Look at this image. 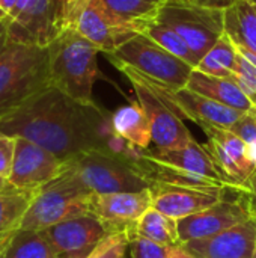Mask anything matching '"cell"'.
I'll use <instances>...</instances> for the list:
<instances>
[{"mask_svg": "<svg viewBox=\"0 0 256 258\" xmlns=\"http://www.w3.org/2000/svg\"><path fill=\"white\" fill-rule=\"evenodd\" d=\"M208 138L205 145L216 160L225 181L238 190H246L256 171L255 163L249 156L246 142L229 128L216 125H199Z\"/></svg>", "mask_w": 256, "mask_h": 258, "instance_id": "7c38bea8", "label": "cell"}, {"mask_svg": "<svg viewBox=\"0 0 256 258\" xmlns=\"http://www.w3.org/2000/svg\"><path fill=\"white\" fill-rule=\"evenodd\" d=\"M74 29L104 54L113 53L127 39L140 33L136 27L109 12L100 0H91L83 8Z\"/></svg>", "mask_w": 256, "mask_h": 258, "instance_id": "5bb4252c", "label": "cell"}, {"mask_svg": "<svg viewBox=\"0 0 256 258\" xmlns=\"http://www.w3.org/2000/svg\"><path fill=\"white\" fill-rule=\"evenodd\" d=\"M172 248L137 236L130 239L131 258H172Z\"/></svg>", "mask_w": 256, "mask_h": 258, "instance_id": "4dcf8cb0", "label": "cell"}, {"mask_svg": "<svg viewBox=\"0 0 256 258\" xmlns=\"http://www.w3.org/2000/svg\"><path fill=\"white\" fill-rule=\"evenodd\" d=\"M232 77L256 107V67L238 53V60Z\"/></svg>", "mask_w": 256, "mask_h": 258, "instance_id": "f546056e", "label": "cell"}, {"mask_svg": "<svg viewBox=\"0 0 256 258\" xmlns=\"http://www.w3.org/2000/svg\"><path fill=\"white\" fill-rule=\"evenodd\" d=\"M59 258H84L110 233L94 215L78 216L42 231Z\"/></svg>", "mask_w": 256, "mask_h": 258, "instance_id": "9a60e30c", "label": "cell"}, {"mask_svg": "<svg viewBox=\"0 0 256 258\" xmlns=\"http://www.w3.org/2000/svg\"><path fill=\"white\" fill-rule=\"evenodd\" d=\"M3 24L9 42L48 47L59 35L56 0H18Z\"/></svg>", "mask_w": 256, "mask_h": 258, "instance_id": "30bf717a", "label": "cell"}, {"mask_svg": "<svg viewBox=\"0 0 256 258\" xmlns=\"http://www.w3.org/2000/svg\"><path fill=\"white\" fill-rule=\"evenodd\" d=\"M48 86V48L9 42L0 56V119Z\"/></svg>", "mask_w": 256, "mask_h": 258, "instance_id": "3957f363", "label": "cell"}, {"mask_svg": "<svg viewBox=\"0 0 256 258\" xmlns=\"http://www.w3.org/2000/svg\"><path fill=\"white\" fill-rule=\"evenodd\" d=\"M116 68L131 82L137 97V103L151 125L152 144L158 150H174L195 139L184 124L183 118L170 107V104L157 92V89L128 67L116 65Z\"/></svg>", "mask_w": 256, "mask_h": 258, "instance_id": "ba28073f", "label": "cell"}, {"mask_svg": "<svg viewBox=\"0 0 256 258\" xmlns=\"http://www.w3.org/2000/svg\"><path fill=\"white\" fill-rule=\"evenodd\" d=\"M65 171V162L48 150L23 138H15V153L9 184L17 189L38 194L44 186L59 178Z\"/></svg>", "mask_w": 256, "mask_h": 258, "instance_id": "8fae6325", "label": "cell"}, {"mask_svg": "<svg viewBox=\"0 0 256 258\" xmlns=\"http://www.w3.org/2000/svg\"><path fill=\"white\" fill-rule=\"evenodd\" d=\"M157 20L170 26L187 42L198 60L225 35V9L199 3L167 0L161 5Z\"/></svg>", "mask_w": 256, "mask_h": 258, "instance_id": "52a82bcc", "label": "cell"}, {"mask_svg": "<svg viewBox=\"0 0 256 258\" xmlns=\"http://www.w3.org/2000/svg\"><path fill=\"white\" fill-rule=\"evenodd\" d=\"M110 124L113 133L128 145L139 150H149L152 142L151 125L137 101L118 107L110 115Z\"/></svg>", "mask_w": 256, "mask_h": 258, "instance_id": "7402d4cb", "label": "cell"}, {"mask_svg": "<svg viewBox=\"0 0 256 258\" xmlns=\"http://www.w3.org/2000/svg\"><path fill=\"white\" fill-rule=\"evenodd\" d=\"M145 154L149 156L151 159L161 162V163H166V165L180 168L183 171H187V172H192V174L205 177L208 180L229 186L225 181L216 160L213 159V156L210 154L207 147L201 145L195 139H192L189 144H186L180 148H174V150H158V148L145 150Z\"/></svg>", "mask_w": 256, "mask_h": 258, "instance_id": "d6986e66", "label": "cell"}, {"mask_svg": "<svg viewBox=\"0 0 256 258\" xmlns=\"http://www.w3.org/2000/svg\"><path fill=\"white\" fill-rule=\"evenodd\" d=\"M15 153V138L0 132V177L9 178Z\"/></svg>", "mask_w": 256, "mask_h": 258, "instance_id": "836d02e7", "label": "cell"}, {"mask_svg": "<svg viewBox=\"0 0 256 258\" xmlns=\"http://www.w3.org/2000/svg\"><path fill=\"white\" fill-rule=\"evenodd\" d=\"M152 194V209L158 210L160 213L180 221L196 215L199 212L207 210L208 207L214 206L226 192L223 194H213L205 190L187 189V187H174V186H160L152 184L149 186Z\"/></svg>", "mask_w": 256, "mask_h": 258, "instance_id": "ac0fdd59", "label": "cell"}, {"mask_svg": "<svg viewBox=\"0 0 256 258\" xmlns=\"http://www.w3.org/2000/svg\"><path fill=\"white\" fill-rule=\"evenodd\" d=\"M252 2H253V3H255V5H256V0H252Z\"/></svg>", "mask_w": 256, "mask_h": 258, "instance_id": "7bdbcfd3", "label": "cell"}, {"mask_svg": "<svg viewBox=\"0 0 256 258\" xmlns=\"http://www.w3.org/2000/svg\"><path fill=\"white\" fill-rule=\"evenodd\" d=\"M158 2H160V3H166L167 0H158Z\"/></svg>", "mask_w": 256, "mask_h": 258, "instance_id": "60d3db41", "label": "cell"}, {"mask_svg": "<svg viewBox=\"0 0 256 258\" xmlns=\"http://www.w3.org/2000/svg\"><path fill=\"white\" fill-rule=\"evenodd\" d=\"M65 171L74 175L92 194L139 192L149 183L137 172L131 156L113 150H89L69 157Z\"/></svg>", "mask_w": 256, "mask_h": 258, "instance_id": "5b68a950", "label": "cell"}, {"mask_svg": "<svg viewBox=\"0 0 256 258\" xmlns=\"http://www.w3.org/2000/svg\"><path fill=\"white\" fill-rule=\"evenodd\" d=\"M237 60H238L237 47L226 35H223L201 57L195 70L214 77H231L234 74Z\"/></svg>", "mask_w": 256, "mask_h": 258, "instance_id": "484cf974", "label": "cell"}, {"mask_svg": "<svg viewBox=\"0 0 256 258\" xmlns=\"http://www.w3.org/2000/svg\"><path fill=\"white\" fill-rule=\"evenodd\" d=\"M154 88L181 118L190 119V121L196 122L198 125L208 124V125H216V127L231 130L240 121V118L244 115V112L228 107L219 101H214V100H211L205 95H201L195 91H190L187 88L175 91V92L163 91L157 86H154Z\"/></svg>", "mask_w": 256, "mask_h": 258, "instance_id": "2e32d148", "label": "cell"}, {"mask_svg": "<svg viewBox=\"0 0 256 258\" xmlns=\"http://www.w3.org/2000/svg\"><path fill=\"white\" fill-rule=\"evenodd\" d=\"M109 62L124 65L163 91H180L187 86L193 67L174 56L145 33H137L106 54Z\"/></svg>", "mask_w": 256, "mask_h": 258, "instance_id": "277c9868", "label": "cell"}, {"mask_svg": "<svg viewBox=\"0 0 256 258\" xmlns=\"http://www.w3.org/2000/svg\"><path fill=\"white\" fill-rule=\"evenodd\" d=\"M225 35L238 51L256 56V5L252 0H235L225 9Z\"/></svg>", "mask_w": 256, "mask_h": 258, "instance_id": "44dd1931", "label": "cell"}, {"mask_svg": "<svg viewBox=\"0 0 256 258\" xmlns=\"http://www.w3.org/2000/svg\"><path fill=\"white\" fill-rule=\"evenodd\" d=\"M110 115L97 103H81L48 86L0 119V132L27 139L60 160L89 150L127 153L128 144L113 133Z\"/></svg>", "mask_w": 256, "mask_h": 258, "instance_id": "6da1fadb", "label": "cell"}, {"mask_svg": "<svg viewBox=\"0 0 256 258\" xmlns=\"http://www.w3.org/2000/svg\"><path fill=\"white\" fill-rule=\"evenodd\" d=\"M47 48L51 86L81 103H95L100 50L74 27L60 32Z\"/></svg>", "mask_w": 256, "mask_h": 258, "instance_id": "7a4b0ae2", "label": "cell"}, {"mask_svg": "<svg viewBox=\"0 0 256 258\" xmlns=\"http://www.w3.org/2000/svg\"><path fill=\"white\" fill-rule=\"evenodd\" d=\"M8 45H9L8 30H6V26L3 24V21L0 20V56H2L3 51L8 48Z\"/></svg>", "mask_w": 256, "mask_h": 258, "instance_id": "8d00e7d4", "label": "cell"}, {"mask_svg": "<svg viewBox=\"0 0 256 258\" xmlns=\"http://www.w3.org/2000/svg\"><path fill=\"white\" fill-rule=\"evenodd\" d=\"M247 192H249V195H250V198H252V204H253V209H255L256 212V171L253 172V175H252V178H250V181H249Z\"/></svg>", "mask_w": 256, "mask_h": 258, "instance_id": "74e56055", "label": "cell"}, {"mask_svg": "<svg viewBox=\"0 0 256 258\" xmlns=\"http://www.w3.org/2000/svg\"><path fill=\"white\" fill-rule=\"evenodd\" d=\"M198 258H253L256 248V216L210 237L180 245Z\"/></svg>", "mask_w": 256, "mask_h": 258, "instance_id": "e0dca14e", "label": "cell"}, {"mask_svg": "<svg viewBox=\"0 0 256 258\" xmlns=\"http://www.w3.org/2000/svg\"><path fill=\"white\" fill-rule=\"evenodd\" d=\"M253 216H256V212L249 192L238 190L232 198L223 195L207 210L178 221L180 242L184 243L189 240L214 236Z\"/></svg>", "mask_w": 256, "mask_h": 258, "instance_id": "9c48e42d", "label": "cell"}, {"mask_svg": "<svg viewBox=\"0 0 256 258\" xmlns=\"http://www.w3.org/2000/svg\"><path fill=\"white\" fill-rule=\"evenodd\" d=\"M91 0H56V21L59 33L74 27L80 12Z\"/></svg>", "mask_w": 256, "mask_h": 258, "instance_id": "1f68e13d", "label": "cell"}, {"mask_svg": "<svg viewBox=\"0 0 256 258\" xmlns=\"http://www.w3.org/2000/svg\"><path fill=\"white\" fill-rule=\"evenodd\" d=\"M133 236L143 237L166 246H180L178 221L160 213L155 209H149L137 221ZM131 236V237H133Z\"/></svg>", "mask_w": 256, "mask_h": 258, "instance_id": "d4e9b609", "label": "cell"}, {"mask_svg": "<svg viewBox=\"0 0 256 258\" xmlns=\"http://www.w3.org/2000/svg\"><path fill=\"white\" fill-rule=\"evenodd\" d=\"M186 2H192V3H199L204 6H210V8H219V9H226L229 5H232L235 0H186Z\"/></svg>", "mask_w": 256, "mask_h": 258, "instance_id": "e575fe53", "label": "cell"}, {"mask_svg": "<svg viewBox=\"0 0 256 258\" xmlns=\"http://www.w3.org/2000/svg\"><path fill=\"white\" fill-rule=\"evenodd\" d=\"M186 88L244 113L256 110L252 101L247 98V95L243 92V89L238 86L232 76L214 77L204 74L198 70H193Z\"/></svg>", "mask_w": 256, "mask_h": 258, "instance_id": "ffe728a7", "label": "cell"}, {"mask_svg": "<svg viewBox=\"0 0 256 258\" xmlns=\"http://www.w3.org/2000/svg\"><path fill=\"white\" fill-rule=\"evenodd\" d=\"M101 5L115 17L136 27L140 33L157 20L163 3L158 0H100Z\"/></svg>", "mask_w": 256, "mask_h": 258, "instance_id": "cb8c5ba5", "label": "cell"}, {"mask_svg": "<svg viewBox=\"0 0 256 258\" xmlns=\"http://www.w3.org/2000/svg\"><path fill=\"white\" fill-rule=\"evenodd\" d=\"M18 0H0V20L3 21L11 12L12 9L17 6Z\"/></svg>", "mask_w": 256, "mask_h": 258, "instance_id": "d590c367", "label": "cell"}, {"mask_svg": "<svg viewBox=\"0 0 256 258\" xmlns=\"http://www.w3.org/2000/svg\"><path fill=\"white\" fill-rule=\"evenodd\" d=\"M253 258H256V248H255V254H253Z\"/></svg>", "mask_w": 256, "mask_h": 258, "instance_id": "b9f144b4", "label": "cell"}, {"mask_svg": "<svg viewBox=\"0 0 256 258\" xmlns=\"http://www.w3.org/2000/svg\"><path fill=\"white\" fill-rule=\"evenodd\" d=\"M143 33L146 36H149L154 42H157L160 47H163L164 50L172 53L174 56L183 59L184 62H187L193 68H196L198 62H199L198 57L190 50L187 42L170 26H167V24H164V23H161L158 20H154L152 23H149V26L145 29Z\"/></svg>", "mask_w": 256, "mask_h": 258, "instance_id": "83f0119b", "label": "cell"}, {"mask_svg": "<svg viewBox=\"0 0 256 258\" xmlns=\"http://www.w3.org/2000/svg\"><path fill=\"white\" fill-rule=\"evenodd\" d=\"M0 258H59L42 231L20 230L6 245Z\"/></svg>", "mask_w": 256, "mask_h": 258, "instance_id": "4316f807", "label": "cell"}, {"mask_svg": "<svg viewBox=\"0 0 256 258\" xmlns=\"http://www.w3.org/2000/svg\"><path fill=\"white\" fill-rule=\"evenodd\" d=\"M172 258H198L192 255L190 252H187L186 249H183L181 246H174L172 248Z\"/></svg>", "mask_w": 256, "mask_h": 258, "instance_id": "f35d334b", "label": "cell"}, {"mask_svg": "<svg viewBox=\"0 0 256 258\" xmlns=\"http://www.w3.org/2000/svg\"><path fill=\"white\" fill-rule=\"evenodd\" d=\"M152 206L151 189L139 192L94 194L91 215L98 218L109 233H128L133 236L137 221Z\"/></svg>", "mask_w": 256, "mask_h": 258, "instance_id": "4fadbf2b", "label": "cell"}, {"mask_svg": "<svg viewBox=\"0 0 256 258\" xmlns=\"http://www.w3.org/2000/svg\"><path fill=\"white\" fill-rule=\"evenodd\" d=\"M9 186V181H8V178H5V177H0V192H3L6 187Z\"/></svg>", "mask_w": 256, "mask_h": 258, "instance_id": "ab89813d", "label": "cell"}, {"mask_svg": "<svg viewBox=\"0 0 256 258\" xmlns=\"http://www.w3.org/2000/svg\"><path fill=\"white\" fill-rule=\"evenodd\" d=\"M94 194L84 187L74 175L63 174L44 186L33 198L21 230L44 231L60 222L91 215V201Z\"/></svg>", "mask_w": 256, "mask_h": 258, "instance_id": "8992f818", "label": "cell"}, {"mask_svg": "<svg viewBox=\"0 0 256 258\" xmlns=\"http://www.w3.org/2000/svg\"><path fill=\"white\" fill-rule=\"evenodd\" d=\"M128 233H112L104 237L86 258H125L127 251H130Z\"/></svg>", "mask_w": 256, "mask_h": 258, "instance_id": "f1b7e54d", "label": "cell"}, {"mask_svg": "<svg viewBox=\"0 0 256 258\" xmlns=\"http://www.w3.org/2000/svg\"><path fill=\"white\" fill-rule=\"evenodd\" d=\"M36 194L9 184L0 192V254L11 239L21 230L24 216Z\"/></svg>", "mask_w": 256, "mask_h": 258, "instance_id": "603a6c76", "label": "cell"}, {"mask_svg": "<svg viewBox=\"0 0 256 258\" xmlns=\"http://www.w3.org/2000/svg\"><path fill=\"white\" fill-rule=\"evenodd\" d=\"M231 130L246 142L249 148V156L256 166V110L244 113Z\"/></svg>", "mask_w": 256, "mask_h": 258, "instance_id": "d6a6232c", "label": "cell"}]
</instances>
